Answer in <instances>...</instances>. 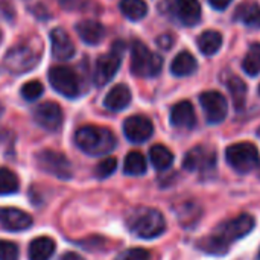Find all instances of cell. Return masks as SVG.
<instances>
[{"mask_svg":"<svg viewBox=\"0 0 260 260\" xmlns=\"http://www.w3.org/2000/svg\"><path fill=\"white\" fill-rule=\"evenodd\" d=\"M157 43H158V46L161 47V49H171V46H172V43H174V40H172V37L171 35H161L158 40H157Z\"/></svg>","mask_w":260,"mask_h":260,"instance_id":"cell-34","label":"cell"},{"mask_svg":"<svg viewBox=\"0 0 260 260\" xmlns=\"http://www.w3.org/2000/svg\"><path fill=\"white\" fill-rule=\"evenodd\" d=\"M232 2H233V0H209V3L212 5V8H215V9H218V11L225 9Z\"/></svg>","mask_w":260,"mask_h":260,"instance_id":"cell-35","label":"cell"},{"mask_svg":"<svg viewBox=\"0 0 260 260\" xmlns=\"http://www.w3.org/2000/svg\"><path fill=\"white\" fill-rule=\"evenodd\" d=\"M75 145L87 155L102 157L117 146V140L108 128L85 125L75 133Z\"/></svg>","mask_w":260,"mask_h":260,"instance_id":"cell-3","label":"cell"},{"mask_svg":"<svg viewBox=\"0 0 260 260\" xmlns=\"http://www.w3.org/2000/svg\"><path fill=\"white\" fill-rule=\"evenodd\" d=\"M43 91H44V87H43V84H41L40 81H29V82H26V84L21 87V90H20L21 98H23L24 101H27V102L37 101V99L43 94Z\"/></svg>","mask_w":260,"mask_h":260,"instance_id":"cell-30","label":"cell"},{"mask_svg":"<svg viewBox=\"0 0 260 260\" xmlns=\"http://www.w3.org/2000/svg\"><path fill=\"white\" fill-rule=\"evenodd\" d=\"M76 32L87 44H99L105 37V27L94 20H84L76 24Z\"/></svg>","mask_w":260,"mask_h":260,"instance_id":"cell-20","label":"cell"},{"mask_svg":"<svg viewBox=\"0 0 260 260\" xmlns=\"http://www.w3.org/2000/svg\"><path fill=\"white\" fill-rule=\"evenodd\" d=\"M120 11L128 20L137 21L148 14V5L143 0H122Z\"/></svg>","mask_w":260,"mask_h":260,"instance_id":"cell-26","label":"cell"},{"mask_svg":"<svg viewBox=\"0 0 260 260\" xmlns=\"http://www.w3.org/2000/svg\"><path fill=\"white\" fill-rule=\"evenodd\" d=\"M171 123L175 128L192 129L197 125L195 108L189 101H181L175 104L171 110Z\"/></svg>","mask_w":260,"mask_h":260,"instance_id":"cell-16","label":"cell"},{"mask_svg":"<svg viewBox=\"0 0 260 260\" xmlns=\"http://www.w3.org/2000/svg\"><path fill=\"white\" fill-rule=\"evenodd\" d=\"M37 166L58 178V180H70L73 177V168H72V163L70 160L62 154V152H58V151H53V149H44L41 152L37 154Z\"/></svg>","mask_w":260,"mask_h":260,"instance_id":"cell-6","label":"cell"},{"mask_svg":"<svg viewBox=\"0 0 260 260\" xmlns=\"http://www.w3.org/2000/svg\"><path fill=\"white\" fill-rule=\"evenodd\" d=\"M225 160L233 171L245 175V174H250L251 171L257 169L260 161L259 151L250 142L235 143V145L227 148Z\"/></svg>","mask_w":260,"mask_h":260,"instance_id":"cell-5","label":"cell"},{"mask_svg":"<svg viewBox=\"0 0 260 260\" xmlns=\"http://www.w3.org/2000/svg\"><path fill=\"white\" fill-rule=\"evenodd\" d=\"M148 171L146 158L139 151H131L123 160V174L129 177H142Z\"/></svg>","mask_w":260,"mask_h":260,"instance_id":"cell-23","label":"cell"},{"mask_svg":"<svg viewBox=\"0 0 260 260\" xmlns=\"http://www.w3.org/2000/svg\"><path fill=\"white\" fill-rule=\"evenodd\" d=\"M242 67L247 75L257 76L260 73V44H253L248 50V53L244 58Z\"/></svg>","mask_w":260,"mask_h":260,"instance_id":"cell-28","label":"cell"},{"mask_svg":"<svg viewBox=\"0 0 260 260\" xmlns=\"http://www.w3.org/2000/svg\"><path fill=\"white\" fill-rule=\"evenodd\" d=\"M56 251V244L49 236H40L29 244L27 259L29 260H50Z\"/></svg>","mask_w":260,"mask_h":260,"instance_id":"cell-18","label":"cell"},{"mask_svg":"<svg viewBox=\"0 0 260 260\" xmlns=\"http://www.w3.org/2000/svg\"><path fill=\"white\" fill-rule=\"evenodd\" d=\"M20 250L15 242L0 241V260H18Z\"/></svg>","mask_w":260,"mask_h":260,"instance_id":"cell-33","label":"cell"},{"mask_svg":"<svg viewBox=\"0 0 260 260\" xmlns=\"http://www.w3.org/2000/svg\"><path fill=\"white\" fill-rule=\"evenodd\" d=\"M197 44H198V49L201 50V53H204L207 56L215 55L222 46V35L218 30H206L198 37Z\"/></svg>","mask_w":260,"mask_h":260,"instance_id":"cell-25","label":"cell"},{"mask_svg":"<svg viewBox=\"0 0 260 260\" xmlns=\"http://www.w3.org/2000/svg\"><path fill=\"white\" fill-rule=\"evenodd\" d=\"M200 104L210 125H218L225 120L229 113L227 99L219 91H204L200 96Z\"/></svg>","mask_w":260,"mask_h":260,"instance_id":"cell-8","label":"cell"},{"mask_svg":"<svg viewBox=\"0 0 260 260\" xmlns=\"http://www.w3.org/2000/svg\"><path fill=\"white\" fill-rule=\"evenodd\" d=\"M197 69H198V62H197L195 56L189 52H180L171 64L172 75H175L178 78L189 76V75L195 73Z\"/></svg>","mask_w":260,"mask_h":260,"instance_id":"cell-22","label":"cell"},{"mask_svg":"<svg viewBox=\"0 0 260 260\" xmlns=\"http://www.w3.org/2000/svg\"><path fill=\"white\" fill-rule=\"evenodd\" d=\"M131 104V90L125 84L114 85L104 99V107L110 111H122Z\"/></svg>","mask_w":260,"mask_h":260,"instance_id":"cell-17","label":"cell"},{"mask_svg":"<svg viewBox=\"0 0 260 260\" xmlns=\"http://www.w3.org/2000/svg\"><path fill=\"white\" fill-rule=\"evenodd\" d=\"M32 117L40 128L50 131V133L58 131L64 119L61 107L55 102H43L37 105V108L32 113Z\"/></svg>","mask_w":260,"mask_h":260,"instance_id":"cell-10","label":"cell"},{"mask_svg":"<svg viewBox=\"0 0 260 260\" xmlns=\"http://www.w3.org/2000/svg\"><path fill=\"white\" fill-rule=\"evenodd\" d=\"M49 82L52 85V88L69 98V99H73V98H78L79 93H81V82H79V78L76 75L75 70H72L70 67H66V66H53L50 70H49Z\"/></svg>","mask_w":260,"mask_h":260,"instance_id":"cell-7","label":"cell"},{"mask_svg":"<svg viewBox=\"0 0 260 260\" xmlns=\"http://www.w3.org/2000/svg\"><path fill=\"white\" fill-rule=\"evenodd\" d=\"M175 11L186 26H195L201 20V5L198 0H175Z\"/></svg>","mask_w":260,"mask_h":260,"instance_id":"cell-19","label":"cell"},{"mask_svg":"<svg viewBox=\"0 0 260 260\" xmlns=\"http://www.w3.org/2000/svg\"><path fill=\"white\" fill-rule=\"evenodd\" d=\"M235 18L244 23L247 27L259 29L260 27V6L253 2H245L238 6L235 12Z\"/></svg>","mask_w":260,"mask_h":260,"instance_id":"cell-21","label":"cell"},{"mask_svg":"<svg viewBox=\"0 0 260 260\" xmlns=\"http://www.w3.org/2000/svg\"><path fill=\"white\" fill-rule=\"evenodd\" d=\"M20 189V180L8 168H0V197L14 195Z\"/></svg>","mask_w":260,"mask_h":260,"instance_id":"cell-27","label":"cell"},{"mask_svg":"<svg viewBox=\"0 0 260 260\" xmlns=\"http://www.w3.org/2000/svg\"><path fill=\"white\" fill-rule=\"evenodd\" d=\"M50 44H52V55L56 59L66 61L75 55V44L70 40L69 34L61 27H56L50 32Z\"/></svg>","mask_w":260,"mask_h":260,"instance_id":"cell-15","label":"cell"},{"mask_svg":"<svg viewBox=\"0 0 260 260\" xmlns=\"http://www.w3.org/2000/svg\"><path fill=\"white\" fill-rule=\"evenodd\" d=\"M257 134H259V137H260V128H259V131H257Z\"/></svg>","mask_w":260,"mask_h":260,"instance_id":"cell-40","label":"cell"},{"mask_svg":"<svg viewBox=\"0 0 260 260\" xmlns=\"http://www.w3.org/2000/svg\"><path fill=\"white\" fill-rule=\"evenodd\" d=\"M0 40H2V35H0Z\"/></svg>","mask_w":260,"mask_h":260,"instance_id":"cell-42","label":"cell"},{"mask_svg":"<svg viewBox=\"0 0 260 260\" xmlns=\"http://www.w3.org/2000/svg\"><path fill=\"white\" fill-rule=\"evenodd\" d=\"M163 59L151 52L142 41H134L131 47V72L140 78H152L161 72Z\"/></svg>","mask_w":260,"mask_h":260,"instance_id":"cell-4","label":"cell"},{"mask_svg":"<svg viewBox=\"0 0 260 260\" xmlns=\"http://www.w3.org/2000/svg\"><path fill=\"white\" fill-rule=\"evenodd\" d=\"M119 67H120V49L117 44H114V50L111 53H105L96 61L94 76H93L94 84L98 87H104L105 84H108L116 76Z\"/></svg>","mask_w":260,"mask_h":260,"instance_id":"cell-11","label":"cell"},{"mask_svg":"<svg viewBox=\"0 0 260 260\" xmlns=\"http://www.w3.org/2000/svg\"><path fill=\"white\" fill-rule=\"evenodd\" d=\"M2 114H3V107H2V104H0V117H2Z\"/></svg>","mask_w":260,"mask_h":260,"instance_id":"cell-37","label":"cell"},{"mask_svg":"<svg viewBox=\"0 0 260 260\" xmlns=\"http://www.w3.org/2000/svg\"><path fill=\"white\" fill-rule=\"evenodd\" d=\"M259 93H260V85H259Z\"/></svg>","mask_w":260,"mask_h":260,"instance_id":"cell-41","label":"cell"},{"mask_svg":"<svg viewBox=\"0 0 260 260\" xmlns=\"http://www.w3.org/2000/svg\"><path fill=\"white\" fill-rule=\"evenodd\" d=\"M216 166V152L207 146L192 148L183 158V168L190 172H209Z\"/></svg>","mask_w":260,"mask_h":260,"instance_id":"cell-9","label":"cell"},{"mask_svg":"<svg viewBox=\"0 0 260 260\" xmlns=\"http://www.w3.org/2000/svg\"><path fill=\"white\" fill-rule=\"evenodd\" d=\"M129 233L140 239H155L166 232V219L163 213L152 207H134L125 218Z\"/></svg>","mask_w":260,"mask_h":260,"instance_id":"cell-2","label":"cell"},{"mask_svg":"<svg viewBox=\"0 0 260 260\" xmlns=\"http://www.w3.org/2000/svg\"><path fill=\"white\" fill-rule=\"evenodd\" d=\"M256 219L254 216L248 213H242L239 216H235L232 219H227L221 222L212 235H209L206 239L200 242V250H203L207 254L213 256H224L229 253L230 247L244 239L247 235H250L254 230Z\"/></svg>","mask_w":260,"mask_h":260,"instance_id":"cell-1","label":"cell"},{"mask_svg":"<svg viewBox=\"0 0 260 260\" xmlns=\"http://www.w3.org/2000/svg\"><path fill=\"white\" fill-rule=\"evenodd\" d=\"M123 134L128 142L131 143H145L148 142L154 134V125L152 122L142 114H136L128 117L123 122Z\"/></svg>","mask_w":260,"mask_h":260,"instance_id":"cell-12","label":"cell"},{"mask_svg":"<svg viewBox=\"0 0 260 260\" xmlns=\"http://www.w3.org/2000/svg\"><path fill=\"white\" fill-rule=\"evenodd\" d=\"M257 260H260V248H259V253H257Z\"/></svg>","mask_w":260,"mask_h":260,"instance_id":"cell-38","label":"cell"},{"mask_svg":"<svg viewBox=\"0 0 260 260\" xmlns=\"http://www.w3.org/2000/svg\"><path fill=\"white\" fill-rule=\"evenodd\" d=\"M117 169V158L116 157H107L104 158L94 169V175L99 180H105L108 177H111Z\"/></svg>","mask_w":260,"mask_h":260,"instance_id":"cell-31","label":"cell"},{"mask_svg":"<svg viewBox=\"0 0 260 260\" xmlns=\"http://www.w3.org/2000/svg\"><path fill=\"white\" fill-rule=\"evenodd\" d=\"M229 90L233 96L235 107L238 110H242L245 105V98H247V85L242 79L239 78H230L229 79Z\"/></svg>","mask_w":260,"mask_h":260,"instance_id":"cell-29","label":"cell"},{"mask_svg":"<svg viewBox=\"0 0 260 260\" xmlns=\"http://www.w3.org/2000/svg\"><path fill=\"white\" fill-rule=\"evenodd\" d=\"M38 62V58L35 52L27 47V46H17L11 49L5 58V66L12 72V73H23L35 67Z\"/></svg>","mask_w":260,"mask_h":260,"instance_id":"cell-13","label":"cell"},{"mask_svg":"<svg viewBox=\"0 0 260 260\" xmlns=\"http://www.w3.org/2000/svg\"><path fill=\"white\" fill-rule=\"evenodd\" d=\"M34 219L27 212L15 207H0V227L6 232H24L30 229Z\"/></svg>","mask_w":260,"mask_h":260,"instance_id":"cell-14","label":"cell"},{"mask_svg":"<svg viewBox=\"0 0 260 260\" xmlns=\"http://www.w3.org/2000/svg\"><path fill=\"white\" fill-rule=\"evenodd\" d=\"M257 169H259V177H260V161H259V166H257Z\"/></svg>","mask_w":260,"mask_h":260,"instance_id":"cell-39","label":"cell"},{"mask_svg":"<svg viewBox=\"0 0 260 260\" xmlns=\"http://www.w3.org/2000/svg\"><path fill=\"white\" fill-rule=\"evenodd\" d=\"M61 260H84V257H82V256H79L78 253L69 251V253H66V254H62Z\"/></svg>","mask_w":260,"mask_h":260,"instance_id":"cell-36","label":"cell"},{"mask_svg":"<svg viewBox=\"0 0 260 260\" xmlns=\"http://www.w3.org/2000/svg\"><path fill=\"white\" fill-rule=\"evenodd\" d=\"M174 154L169 148H166L165 145H154L149 149V160L154 166V169L157 171H166L172 166L174 163Z\"/></svg>","mask_w":260,"mask_h":260,"instance_id":"cell-24","label":"cell"},{"mask_svg":"<svg viewBox=\"0 0 260 260\" xmlns=\"http://www.w3.org/2000/svg\"><path fill=\"white\" fill-rule=\"evenodd\" d=\"M116 260H151V253L145 248L134 247V248H128L122 251L116 257Z\"/></svg>","mask_w":260,"mask_h":260,"instance_id":"cell-32","label":"cell"}]
</instances>
